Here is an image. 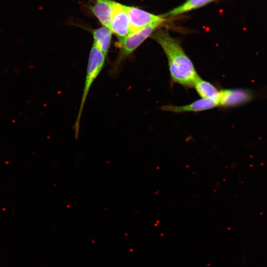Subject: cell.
<instances>
[{
    "label": "cell",
    "mask_w": 267,
    "mask_h": 267,
    "mask_svg": "<svg viewBox=\"0 0 267 267\" xmlns=\"http://www.w3.org/2000/svg\"><path fill=\"white\" fill-rule=\"evenodd\" d=\"M152 38L161 45L167 56L172 82L185 88L193 87L200 77L179 41L165 29L155 32Z\"/></svg>",
    "instance_id": "6da1fadb"
},
{
    "label": "cell",
    "mask_w": 267,
    "mask_h": 267,
    "mask_svg": "<svg viewBox=\"0 0 267 267\" xmlns=\"http://www.w3.org/2000/svg\"><path fill=\"white\" fill-rule=\"evenodd\" d=\"M105 57L106 55L97 45L93 43L89 56L83 94L74 125L76 139H77L79 136L80 121L86 98L92 84L103 68L105 62Z\"/></svg>",
    "instance_id": "7a4b0ae2"
},
{
    "label": "cell",
    "mask_w": 267,
    "mask_h": 267,
    "mask_svg": "<svg viewBox=\"0 0 267 267\" xmlns=\"http://www.w3.org/2000/svg\"><path fill=\"white\" fill-rule=\"evenodd\" d=\"M161 23H154L119 39L116 43V45L119 48V52L112 66V72L114 74L117 72L122 63L152 35Z\"/></svg>",
    "instance_id": "3957f363"
},
{
    "label": "cell",
    "mask_w": 267,
    "mask_h": 267,
    "mask_svg": "<svg viewBox=\"0 0 267 267\" xmlns=\"http://www.w3.org/2000/svg\"><path fill=\"white\" fill-rule=\"evenodd\" d=\"M109 29L119 39L130 33L127 5L113 1L112 15Z\"/></svg>",
    "instance_id": "277c9868"
},
{
    "label": "cell",
    "mask_w": 267,
    "mask_h": 267,
    "mask_svg": "<svg viewBox=\"0 0 267 267\" xmlns=\"http://www.w3.org/2000/svg\"><path fill=\"white\" fill-rule=\"evenodd\" d=\"M130 26V33L136 31L155 22H163L162 15H157L139 8L127 6Z\"/></svg>",
    "instance_id": "5b68a950"
},
{
    "label": "cell",
    "mask_w": 267,
    "mask_h": 267,
    "mask_svg": "<svg viewBox=\"0 0 267 267\" xmlns=\"http://www.w3.org/2000/svg\"><path fill=\"white\" fill-rule=\"evenodd\" d=\"M253 98L249 90L243 89H224L220 90L218 106L228 108L248 102Z\"/></svg>",
    "instance_id": "8992f818"
},
{
    "label": "cell",
    "mask_w": 267,
    "mask_h": 267,
    "mask_svg": "<svg viewBox=\"0 0 267 267\" xmlns=\"http://www.w3.org/2000/svg\"><path fill=\"white\" fill-rule=\"evenodd\" d=\"M218 106V104L211 100L201 98L189 104L182 106L164 105L161 110L174 113H183L187 112H198L211 109Z\"/></svg>",
    "instance_id": "52a82bcc"
},
{
    "label": "cell",
    "mask_w": 267,
    "mask_h": 267,
    "mask_svg": "<svg viewBox=\"0 0 267 267\" xmlns=\"http://www.w3.org/2000/svg\"><path fill=\"white\" fill-rule=\"evenodd\" d=\"M113 1L111 0H95L90 9L94 15L101 24L109 28L112 15Z\"/></svg>",
    "instance_id": "ba28073f"
},
{
    "label": "cell",
    "mask_w": 267,
    "mask_h": 267,
    "mask_svg": "<svg viewBox=\"0 0 267 267\" xmlns=\"http://www.w3.org/2000/svg\"><path fill=\"white\" fill-rule=\"evenodd\" d=\"M193 88L201 98L213 100L218 105L220 90L212 83L199 77L194 84Z\"/></svg>",
    "instance_id": "9c48e42d"
},
{
    "label": "cell",
    "mask_w": 267,
    "mask_h": 267,
    "mask_svg": "<svg viewBox=\"0 0 267 267\" xmlns=\"http://www.w3.org/2000/svg\"><path fill=\"white\" fill-rule=\"evenodd\" d=\"M112 33L109 28L103 26L93 30L92 32L94 43L106 56L110 46Z\"/></svg>",
    "instance_id": "30bf717a"
},
{
    "label": "cell",
    "mask_w": 267,
    "mask_h": 267,
    "mask_svg": "<svg viewBox=\"0 0 267 267\" xmlns=\"http://www.w3.org/2000/svg\"><path fill=\"white\" fill-rule=\"evenodd\" d=\"M213 0H187L182 4L162 16L165 17L166 16H173L179 15L202 7Z\"/></svg>",
    "instance_id": "8fae6325"
}]
</instances>
